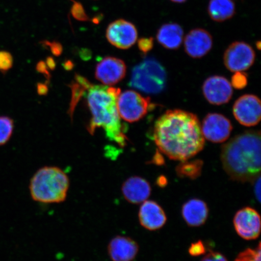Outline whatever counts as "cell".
<instances>
[{
  "mask_svg": "<svg viewBox=\"0 0 261 261\" xmlns=\"http://www.w3.org/2000/svg\"><path fill=\"white\" fill-rule=\"evenodd\" d=\"M254 191L257 200L260 201V176L259 175L254 180Z\"/></svg>",
  "mask_w": 261,
  "mask_h": 261,
  "instance_id": "4dcf8cb0",
  "label": "cell"
},
{
  "mask_svg": "<svg viewBox=\"0 0 261 261\" xmlns=\"http://www.w3.org/2000/svg\"><path fill=\"white\" fill-rule=\"evenodd\" d=\"M203 92L208 102L220 106L229 102L233 95V89L226 78L214 76L204 81Z\"/></svg>",
  "mask_w": 261,
  "mask_h": 261,
  "instance_id": "7c38bea8",
  "label": "cell"
},
{
  "mask_svg": "<svg viewBox=\"0 0 261 261\" xmlns=\"http://www.w3.org/2000/svg\"><path fill=\"white\" fill-rule=\"evenodd\" d=\"M158 158H156V156L155 155L154 156V160H155L154 163H156V164L158 165H162L163 164V163H164V161H163V159L162 158L161 155H158Z\"/></svg>",
  "mask_w": 261,
  "mask_h": 261,
  "instance_id": "d6a6232c",
  "label": "cell"
},
{
  "mask_svg": "<svg viewBox=\"0 0 261 261\" xmlns=\"http://www.w3.org/2000/svg\"><path fill=\"white\" fill-rule=\"evenodd\" d=\"M206 252L204 243L201 241L192 243L189 249V253L192 256H198L202 255Z\"/></svg>",
  "mask_w": 261,
  "mask_h": 261,
  "instance_id": "4316f807",
  "label": "cell"
},
{
  "mask_svg": "<svg viewBox=\"0 0 261 261\" xmlns=\"http://www.w3.org/2000/svg\"><path fill=\"white\" fill-rule=\"evenodd\" d=\"M237 121L245 126L258 124L261 117L260 101L253 94H246L237 99L233 109Z\"/></svg>",
  "mask_w": 261,
  "mask_h": 261,
  "instance_id": "9c48e42d",
  "label": "cell"
},
{
  "mask_svg": "<svg viewBox=\"0 0 261 261\" xmlns=\"http://www.w3.org/2000/svg\"><path fill=\"white\" fill-rule=\"evenodd\" d=\"M13 57L8 51H0V71L6 72L11 69L12 67Z\"/></svg>",
  "mask_w": 261,
  "mask_h": 261,
  "instance_id": "d4e9b609",
  "label": "cell"
},
{
  "mask_svg": "<svg viewBox=\"0 0 261 261\" xmlns=\"http://www.w3.org/2000/svg\"><path fill=\"white\" fill-rule=\"evenodd\" d=\"M171 1L177 3H182L187 1V0H171Z\"/></svg>",
  "mask_w": 261,
  "mask_h": 261,
  "instance_id": "836d02e7",
  "label": "cell"
},
{
  "mask_svg": "<svg viewBox=\"0 0 261 261\" xmlns=\"http://www.w3.org/2000/svg\"><path fill=\"white\" fill-rule=\"evenodd\" d=\"M231 86L237 89H243L247 85V76L246 73L236 72L231 78Z\"/></svg>",
  "mask_w": 261,
  "mask_h": 261,
  "instance_id": "484cf974",
  "label": "cell"
},
{
  "mask_svg": "<svg viewBox=\"0 0 261 261\" xmlns=\"http://www.w3.org/2000/svg\"><path fill=\"white\" fill-rule=\"evenodd\" d=\"M117 107L120 118L130 123L142 119L152 107L149 97H143L132 90L119 94Z\"/></svg>",
  "mask_w": 261,
  "mask_h": 261,
  "instance_id": "8992f818",
  "label": "cell"
},
{
  "mask_svg": "<svg viewBox=\"0 0 261 261\" xmlns=\"http://www.w3.org/2000/svg\"><path fill=\"white\" fill-rule=\"evenodd\" d=\"M71 14L73 17L78 21H89V16H87L83 6L79 2L73 1V4L71 9Z\"/></svg>",
  "mask_w": 261,
  "mask_h": 261,
  "instance_id": "cb8c5ba5",
  "label": "cell"
},
{
  "mask_svg": "<svg viewBox=\"0 0 261 261\" xmlns=\"http://www.w3.org/2000/svg\"><path fill=\"white\" fill-rule=\"evenodd\" d=\"M201 126L194 114L181 110H169L156 120L153 136L160 151L169 159L188 161L204 148Z\"/></svg>",
  "mask_w": 261,
  "mask_h": 261,
  "instance_id": "6da1fadb",
  "label": "cell"
},
{
  "mask_svg": "<svg viewBox=\"0 0 261 261\" xmlns=\"http://www.w3.org/2000/svg\"><path fill=\"white\" fill-rule=\"evenodd\" d=\"M139 247L136 241L128 237L117 236L109 241L107 253L112 261H133Z\"/></svg>",
  "mask_w": 261,
  "mask_h": 261,
  "instance_id": "5bb4252c",
  "label": "cell"
},
{
  "mask_svg": "<svg viewBox=\"0 0 261 261\" xmlns=\"http://www.w3.org/2000/svg\"><path fill=\"white\" fill-rule=\"evenodd\" d=\"M182 216L190 227H199L206 221L208 215L207 204L200 199L194 198L182 205Z\"/></svg>",
  "mask_w": 261,
  "mask_h": 261,
  "instance_id": "ac0fdd59",
  "label": "cell"
},
{
  "mask_svg": "<svg viewBox=\"0 0 261 261\" xmlns=\"http://www.w3.org/2000/svg\"><path fill=\"white\" fill-rule=\"evenodd\" d=\"M255 60V52L249 44L242 41L231 43L224 55L225 66L232 72L249 69Z\"/></svg>",
  "mask_w": 261,
  "mask_h": 261,
  "instance_id": "52a82bcc",
  "label": "cell"
},
{
  "mask_svg": "<svg viewBox=\"0 0 261 261\" xmlns=\"http://www.w3.org/2000/svg\"><path fill=\"white\" fill-rule=\"evenodd\" d=\"M154 45V39L152 38H142L138 41V47L143 53L146 54L151 50Z\"/></svg>",
  "mask_w": 261,
  "mask_h": 261,
  "instance_id": "83f0119b",
  "label": "cell"
},
{
  "mask_svg": "<svg viewBox=\"0 0 261 261\" xmlns=\"http://www.w3.org/2000/svg\"><path fill=\"white\" fill-rule=\"evenodd\" d=\"M203 162L201 160L192 161H182L176 167L175 171L178 177L189 179H197L201 174Z\"/></svg>",
  "mask_w": 261,
  "mask_h": 261,
  "instance_id": "44dd1931",
  "label": "cell"
},
{
  "mask_svg": "<svg viewBox=\"0 0 261 261\" xmlns=\"http://www.w3.org/2000/svg\"><path fill=\"white\" fill-rule=\"evenodd\" d=\"M106 37L110 43L120 49H128L136 43L138 30L132 22L123 19L110 23L107 29Z\"/></svg>",
  "mask_w": 261,
  "mask_h": 261,
  "instance_id": "ba28073f",
  "label": "cell"
},
{
  "mask_svg": "<svg viewBox=\"0 0 261 261\" xmlns=\"http://www.w3.org/2000/svg\"><path fill=\"white\" fill-rule=\"evenodd\" d=\"M139 220L140 224L146 229L154 231L165 226L167 217L165 211L158 203L146 200L140 205Z\"/></svg>",
  "mask_w": 261,
  "mask_h": 261,
  "instance_id": "2e32d148",
  "label": "cell"
},
{
  "mask_svg": "<svg viewBox=\"0 0 261 261\" xmlns=\"http://www.w3.org/2000/svg\"><path fill=\"white\" fill-rule=\"evenodd\" d=\"M234 0H211L208 5V14L212 20L223 22L232 18L236 14Z\"/></svg>",
  "mask_w": 261,
  "mask_h": 261,
  "instance_id": "ffe728a7",
  "label": "cell"
},
{
  "mask_svg": "<svg viewBox=\"0 0 261 261\" xmlns=\"http://www.w3.org/2000/svg\"><path fill=\"white\" fill-rule=\"evenodd\" d=\"M156 182H158V185L160 187H165L166 185L168 184V180L165 177V176H161L158 179V181H156Z\"/></svg>",
  "mask_w": 261,
  "mask_h": 261,
  "instance_id": "1f68e13d",
  "label": "cell"
},
{
  "mask_svg": "<svg viewBox=\"0 0 261 261\" xmlns=\"http://www.w3.org/2000/svg\"><path fill=\"white\" fill-rule=\"evenodd\" d=\"M14 121L7 116H0V146L7 143L14 130Z\"/></svg>",
  "mask_w": 261,
  "mask_h": 261,
  "instance_id": "7402d4cb",
  "label": "cell"
},
{
  "mask_svg": "<svg viewBox=\"0 0 261 261\" xmlns=\"http://www.w3.org/2000/svg\"><path fill=\"white\" fill-rule=\"evenodd\" d=\"M167 75L163 65L154 58H146L133 68L129 86L148 94L164 90Z\"/></svg>",
  "mask_w": 261,
  "mask_h": 261,
  "instance_id": "5b68a950",
  "label": "cell"
},
{
  "mask_svg": "<svg viewBox=\"0 0 261 261\" xmlns=\"http://www.w3.org/2000/svg\"><path fill=\"white\" fill-rule=\"evenodd\" d=\"M234 228L238 236L246 240H255L260 232V215L250 207L241 208L233 218Z\"/></svg>",
  "mask_w": 261,
  "mask_h": 261,
  "instance_id": "30bf717a",
  "label": "cell"
},
{
  "mask_svg": "<svg viewBox=\"0 0 261 261\" xmlns=\"http://www.w3.org/2000/svg\"><path fill=\"white\" fill-rule=\"evenodd\" d=\"M221 159L233 180L253 181L260 175V132L250 130L234 137L222 148Z\"/></svg>",
  "mask_w": 261,
  "mask_h": 261,
  "instance_id": "7a4b0ae2",
  "label": "cell"
},
{
  "mask_svg": "<svg viewBox=\"0 0 261 261\" xmlns=\"http://www.w3.org/2000/svg\"><path fill=\"white\" fill-rule=\"evenodd\" d=\"M44 44L49 45V46L50 47L52 53L57 55V56L60 55L62 53V51H63V47H62V45L60 43H59V42L45 41L44 42Z\"/></svg>",
  "mask_w": 261,
  "mask_h": 261,
  "instance_id": "f546056e",
  "label": "cell"
},
{
  "mask_svg": "<svg viewBox=\"0 0 261 261\" xmlns=\"http://www.w3.org/2000/svg\"><path fill=\"white\" fill-rule=\"evenodd\" d=\"M184 35L182 28L178 24H165L159 29L156 40L165 48L176 50L180 47Z\"/></svg>",
  "mask_w": 261,
  "mask_h": 261,
  "instance_id": "d6986e66",
  "label": "cell"
},
{
  "mask_svg": "<svg viewBox=\"0 0 261 261\" xmlns=\"http://www.w3.org/2000/svg\"><path fill=\"white\" fill-rule=\"evenodd\" d=\"M121 191L126 201L130 204H139L149 197L151 187L146 179L139 176H132L123 182Z\"/></svg>",
  "mask_w": 261,
  "mask_h": 261,
  "instance_id": "e0dca14e",
  "label": "cell"
},
{
  "mask_svg": "<svg viewBox=\"0 0 261 261\" xmlns=\"http://www.w3.org/2000/svg\"><path fill=\"white\" fill-rule=\"evenodd\" d=\"M256 45H257V48H258V49L260 48V42H257Z\"/></svg>",
  "mask_w": 261,
  "mask_h": 261,
  "instance_id": "e575fe53",
  "label": "cell"
},
{
  "mask_svg": "<svg viewBox=\"0 0 261 261\" xmlns=\"http://www.w3.org/2000/svg\"><path fill=\"white\" fill-rule=\"evenodd\" d=\"M201 126L204 138L214 143L226 141L233 129L230 120L218 113L208 114Z\"/></svg>",
  "mask_w": 261,
  "mask_h": 261,
  "instance_id": "8fae6325",
  "label": "cell"
},
{
  "mask_svg": "<svg viewBox=\"0 0 261 261\" xmlns=\"http://www.w3.org/2000/svg\"><path fill=\"white\" fill-rule=\"evenodd\" d=\"M70 186L69 177L63 169L57 166H44L32 176L29 188L34 201L60 204L66 200Z\"/></svg>",
  "mask_w": 261,
  "mask_h": 261,
  "instance_id": "277c9868",
  "label": "cell"
},
{
  "mask_svg": "<svg viewBox=\"0 0 261 261\" xmlns=\"http://www.w3.org/2000/svg\"><path fill=\"white\" fill-rule=\"evenodd\" d=\"M126 67L119 58L106 57L97 64L95 76L106 86H113L121 81L125 76Z\"/></svg>",
  "mask_w": 261,
  "mask_h": 261,
  "instance_id": "4fadbf2b",
  "label": "cell"
},
{
  "mask_svg": "<svg viewBox=\"0 0 261 261\" xmlns=\"http://www.w3.org/2000/svg\"><path fill=\"white\" fill-rule=\"evenodd\" d=\"M201 261H228L223 254L216 252H210Z\"/></svg>",
  "mask_w": 261,
  "mask_h": 261,
  "instance_id": "f1b7e54d",
  "label": "cell"
},
{
  "mask_svg": "<svg viewBox=\"0 0 261 261\" xmlns=\"http://www.w3.org/2000/svg\"><path fill=\"white\" fill-rule=\"evenodd\" d=\"M260 243L255 249H247L238 254L234 261H261Z\"/></svg>",
  "mask_w": 261,
  "mask_h": 261,
  "instance_id": "603a6c76",
  "label": "cell"
},
{
  "mask_svg": "<svg viewBox=\"0 0 261 261\" xmlns=\"http://www.w3.org/2000/svg\"><path fill=\"white\" fill-rule=\"evenodd\" d=\"M184 44L185 51L189 57L201 58L210 51L213 41L210 32L203 29H195L186 36Z\"/></svg>",
  "mask_w": 261,
  "mask_h": 261,
  "instance_id": "9a60e30c",
  "label": "cell"
},
{
  "mask_svg": "<svg viewBox=\"0 0 261 261\" xmlns=\"http://www.w3.org/2000/svg\"><path fill=\"white\" fill-rule=\"evenodd\" d=\"M87 90V105L92 115L88 130L93 135L96 129L100 127L110 141L120 146H125L128 140L125 135L126 127L121 122L117 107L120 90L90 84Z\"/></svg>",
  "mask_w": 261,
  "mask_h": 261,
  "instance_id": "3957f363",
  "label": "cell"
}]
</instances>
